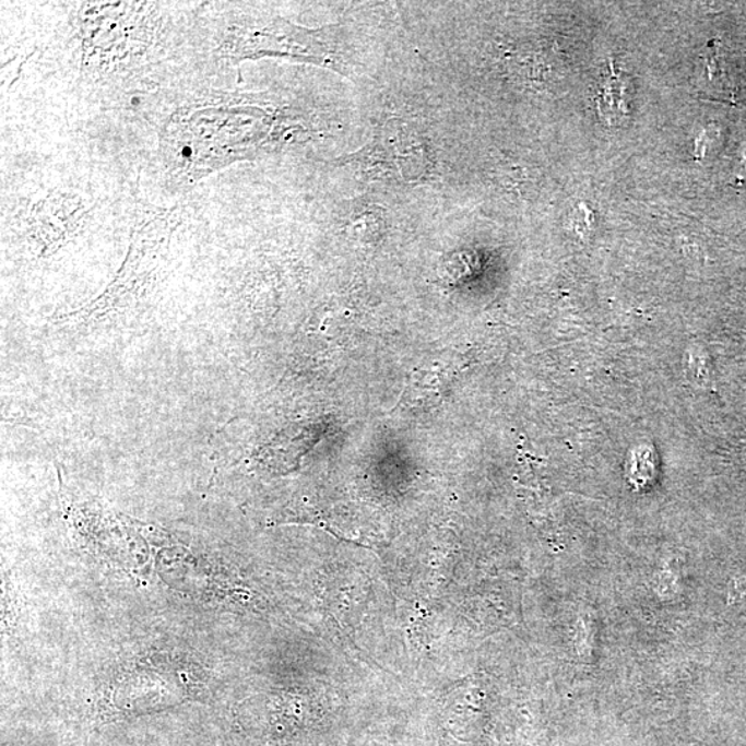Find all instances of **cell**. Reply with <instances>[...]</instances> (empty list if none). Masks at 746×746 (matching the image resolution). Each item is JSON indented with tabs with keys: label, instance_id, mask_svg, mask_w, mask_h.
Listing matches in <instances>:
<instances>
[{
	"label": "cell",
	"instance_id": "cell-1",
	"mask_svg": "<svg viewBox=\"0 0 746 746\" xmlns=\"http://www.w3.org/2000/svg\"><path fill=\"white\" fill-rule=\"evenodd\" d=\"M181 153H182V156H187V158H189V156L192 155V151L190 147L182 149Z\"/></svg>",
	"mask_w": 746,
	"mask_h": 746
},
{
	"label": "cell",
	"instance_id": "cell-2",
	"mask_svg": "<svg viewBox=\"0 0 746 746\" xmlns=\"http://www.w3.org/2000/svg\"><path fill=\"white\" fill-rule=\"evenodd\" d=\"M132 104H133V106H138V104H140V98L133 97V98H132Z\"/></svg>",
	"mask_w": 746,
	"mask_h": 746
}]
</instances>
